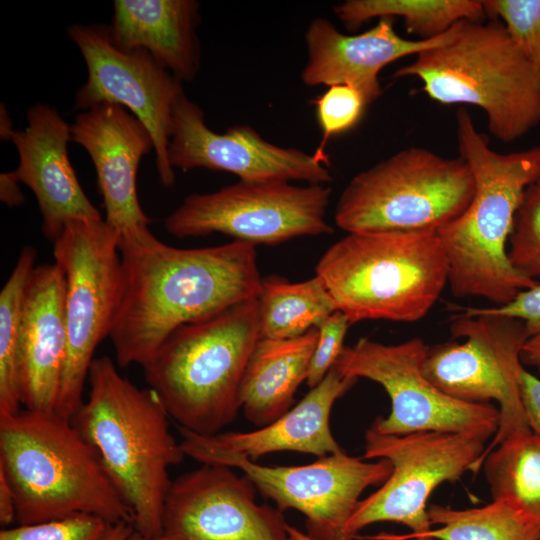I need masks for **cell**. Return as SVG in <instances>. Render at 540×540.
<instances>
[{
  "instance_id": "obj_1",
  "label": "cell",
  "mask_w": 540,
  "mask_h": 540,
  "mask_svg": "<svg viewBox=\"0 0 540 540\" xmlns=\"http://www.w3.org/2000/svg\"><path fill=\"white\" fill-rule=\"evenodd\" d=\"M122 288L109 334L121 368L143 366L179 327L258 297L255 246L181 249L154 235L119 244Z\"/></svg>"
},
{
  "instance_id": "obj_2",
  "label": "cell",
  "mask_w": 540,
  "mask_h": 540,
  "mask_svg": "<svg viewBox=\"0 0 540 540\" xmlns=\"http://www.w3.org/2000/svg\"><path fill=\"white\" fill-rule=\"evenodd\" d=\"M459 157L475 183L466 209L437 234L445 251L455 297H481L504 305L539 281L511 264L507 244L526 188L540 178V147L499 153L475 127L470 113H456Z\"/></svg>"
},
{
  "instance_id": "obj_3",
  "label": "cell",
  "mask_w": 540,
  "mask_h": 540,
  "mask_svg": "<svg viewBox=\"0 0 540 540\" xmlns=\"http://www.w3.org/2000/svg\"><path fill=\"white\" fill-rule=\"evenodd\" d=\"M117 366L108 356L94 358L88 397L72 421L130 506L136 529L157 538L163 536L169 470L185 454L170 431V416L157 392L137 387Z\"/></svg>"
},
{
  "instance_id": "obj_4",
  "label": "cell",
  "mask_w": 540,
  "mask_h": 540,
  "mask_svg": "<svg viewBox=\"0 0 540 540\" xmlns=\"http://www.w3.org/2000/svg\"><path fill=\"white\" fill-rule=\"evenodd\" d=\"M0 471L13 489L19 525L74 514L134 524L95 448L56 412L24 409L0 417Z\"/></svg>"
},
{
  "instance_id": "obj_5",
  "label": "cell",
  "mask_w": 540,
  "mask_h": 540,
  "mask_svg": "<svg viewBox=\"0 0 540 540\" xmlns=\"http://www.w3.org/2000/svg\"><path fill=\"white\" fill-rule=\"evenodd\" d=\"M393 77L420 79L439 103L481 108L489 132L502 142L540 124V70L497 20L458 22L448 41L420 52Z\"/></svg>"
},
{
  "instance_id": "obj_6",
  "label": "cell",
  "mask_w": 540,
  "mask_h": 540,
  "mask_svg": "<svg viewBox=\"0 0 540 540\" xmlns=\"http://www.w3.org/2000/svg\"><path fill=\"white\" fill-rule=\"evenodd\" d=\"M260 339L257 298L176 329L142 366L169 416L211 436L235 420L239 389Z\"/></svg>"
},
{
  "instance_id": "obj_7",
  "label": "cell",
  "mask_w": 540,
  "mask_h": 540,
  "mask_svg": "<svg viewBox=\"0 0 540 540\" xmlns=\"http://www.w3.org/2000/svg\"><path fill=\"white\" fill-rule=\"evenodd\" d=\"M315 272L353 325L422 319L448 284L449 266L437 232H350Z\"/></svg>"
},
{
  "instance_id": "obj_8",
  "label": "cell",
  "mask_w": 540,
  "mask_h": 540,
  "mask_svg": "<svg viewBox=\"0 0 540 540\" xmlns=\"http://www.w3.org/2000/svg\"><path fill=\"white\" fill-rule=\"evenodd\" d=\"M474 190L462 158L409 147L356 174L337 201L334 219L348 233L437 232L466 209Z\"/></svg>"
},
{
  "instance_id": "obj_9",
  "label": "cell",
  "mask_w": 540,
  "mask_h": 540,
  "mask_svg": "<svg viewBox=\"0 0 540 540\" xmlns=\"http://www.w3.org/2000/svg\"><path fill=\"white\" fill-rule=\"evenodd\" d=\"M120 237L100 219L74 220L53 242L65 274L67 358L55 412L72 419L98 344L109 337L122 288Z\"/></svg>"
},
{
  "instance_id": "obj_10",
  "label": "cell",
  "mask_w": 540,
  "mask_h": 540,
  "mask_svg": "<svg viewBox=\"0 0 540 540\" xmlns=\"http://www.w3.org/2000/svg\"><path fill=\"white\" fill-rule=\"evenodd\" d=\"M496 433L489 429L460 432L425 431L386 435L369 428L363 459H386L392 465L388 479L359 501L347 524L354 540L363 528L378 522H395L410 528L411 540H430L432 526L427 502L443 482L458 480L477 470L486 442Z\"/></svg>"
},
{
  "instance_id": "obj_11",
  "label": "cell",
  "mask_w": 540,
  "mask_h": 540,
  "mask_svg": "<svg viewBox=\"0 0 540 540\" xmlns=\"http://www.w3.org/2000/svg\"><path fill=\"white\" fill-rule=\"evenodd\" d=\"M179 431L185 456L202 464L241 470L281 512L294 509L302 513L307 534L316 540H351L346 528L361 494L370 486L382 485L392 471L386 459L365 462L344 451L307 465L265 466L220 447L209 436L183 428Z\"/></svg>"
},
{
  "instance_id": "obj_12",
  "label": "cell",
  "mask_w": 540,
  "mask_h": 540,
  "mask_svg": "<svg viewBox=\"0 0 540 540\" xmlns=\"http://www.w3.org/2000/svg\"><path fill=\"white\" fill-rule=\"evenodd\" d=\"M455 338L429 347L422 371L425 377L446 395L468 403L499 405L500 420L485 457L501 442L531 431L520 396V373L524 368L521 352L530 338L525 324L516 318L478 314H460L451 324Z\"/></svg>"
},
{
  "instance_id": "obj_13",
  "label": "cell",
  "mask_w": 540,
  "mask_h": 540,
  "mask_svg": "<svg viewBox=\"0 0 540 540\" xmlns=\"http://www.w3.org/2000/svg\"><path fill=\"white\" fill-rule=\"evenodd\" d=\"M331 188L323 184L239 181L211 193H194L164 220L178 239L221 233L252 245L279 244L333 232L326 220Z\"/></svg>"
},
{
  "instance_id": "obj_14",
  "label": "cell",
  "mask_w": 540,
  "mask_h": 540,
  "mask_svg": "<svg viewBox=\"0 0 540 540\" xmlns=\"http://www.w3.org/2000/svg\"><path fill=\"white\" fill-rule=\"evenodd\" d=\"M428 348L420 338L391 345L361 338L344 347L334 367L342 375L366 378L385 389L391 411L372 424L371 428L379 433L400 436L425 431L496 432L499 409L490 403L454 399L425 377L422 365Z\"/></svg>"
},
{
  "instance_id": "obj_15",
  "label": "cell",
  "mask_w": 540,
  "mask_h": 540,
  "mask_svg": "<svg viewBox=\"0 0 540 540\" xmlns=\"http://www.w3.org/2000/svg\"><path fill=\"white\" fill-rule=\"evenodd\" d=\"M69 38L78 47L87 67V80L77 91L75 109L85 111L101 103L128 108L149 130L154 143L156 168L161 183L175 181L168 158L173 109L184 92L182 81L148 52L123 50L103 25L73 24Z\"/></svg>"
},
{
  "instance_id": "obj_16",
  "label": "cell",
  "mask_w": 540,
  "mask_h": 540,
  "mask_svg": "<svg viewBox=\"0 0 540 540\" xmlns=\"http://www.w3.org/2000/svg\"><path fill=\"white\" fill-rule=\"evenodd\" d=\"M232 468L202 464L172 480L162 528L167 540H290L283 512L256 502Z\"/></svg>"
},
{
  "instance_id": "obj_17",
  "label": "cell",
  "mask_w": 540,
  "mask_h": 540,
  "mask_svg": "<svg viewBox=\"0 0 540 540\" xmlns=\"http://www.w3.org/2000/svg\"><path fill=\"white\" fill-rule=\"evenodd\" d=\"M170 165L184 171L206 168L224 171L240 181H332L327 167L294 147L275 145L248 125H235L224 133L211 130L203 110L183 92L173 109L168 147Z\"/></svg>"
},
{
  "instance_id": "obj_18",
  "label": "cell",
  "mask_w": 540,
  "mask_h": 540,
  "mask_svg": "<svg viewBox=\"0 0 540 540\" xmlns=\"http://www.w3.org/2000/svg\"><path fill=\"white\" fill-rule=\"evenodd\" d=\"M71 136L94 164L105 221L119 234V244L151 236V219L141 207L136 187L140 161L154 149L146 126L123 106L101 103L76 115Z\"/></svg>"
},
{
  "instance_id": "obj_19",
  "label": "cell",
  "mask_w": 540,
  "mask_h": 540,
  "mask_svg": "<svg viewBox=\"0 0 540 540\" xmlns=\"http://www.w3.org/2000/svg\"><path fill=\"white\" fill-rule=\"evenodd\" d=\"M72 140L69 125L57 109L38 103L27 110V126L14 130L19 164L15 170L38 203L44 236L55 242L74 220L100 219L99 211L87 198L68 154Z\"/></svg>"
},
{
  "instance_id": "obj_20",
  "label": "cell",
  "mask_w": 540,
  "mask_h": 540,
  "mask_svg": "<svg viewBox=\"0 0 540 540\" xmlns=\"http://www.w3.org/2000/svg\"><path fill=\"white\" fill-rule=\"evenodd\" d=\"M454 26L431 39H406L396 32L393 18H380L356 35L341 33L326 18H314L304 34L307 61L301 79L310 87L353 86L370 104L382 94L379 73L385 66L445 43Z\"/></svg>"
},
{
  "instance_id": "obj_21",
  "label": "cell",
  "mask_w": 540,
  "mask_h": 540,
  "mask_svg": "<svg viewBox=\"0 0 540 540\" xmlns=\"http://www.w3.org/2000/svg\"><path fill=\"white\" fill-rule=\"evenodd\" d=\"M64 271L34 267L25 286L19 327L18 375L25 409L55 412L67 358Z\"/></svg>"
},
{
  "instance_id": "obj_22",
  "label": "cell",
  "mask_w": 540,
  "mask_h": 540,
  "mask_svg": "<svg viewBox=\"0 0 540 540\" xmlns=\"http://www.w3.org/2000/svg\"><path fill=\"white\" fill-rule=\"evenodd\" d=\"M196 0H115L108 27L123 50L141 49L179 80L193 81L201 65Z\"/></svg>"
},
{
  "instance_id": "obj_23",
  "label": "cell",
  "mask_w": 540,
  "mask_h": 540,
  "mask_svg": "<svg viewBox=\"0 0 540 540\" xmlns=\"http://www.w3.org/2000/svg\"><path fill=\"white\" fill-rule=\"evenodd\" d=\"M358 379L342 375L334 366L294 407L272 423L249 432H220L214 443L252 461L280 451L325 457L342 452L332 435L329 418L335 401Z\"/></svg>"
},
{
  "instance_id": "obj_24",
  "label": "cell",
  "mask_w": 540,
  "mask_h": 540,
  "mask_svg": "<svg viewBox=\"0 0 540 540\" xmlns=\"http://www.w3.org/2000/svg\"><path fill=\"white\" fill-rule=\"evenodd\" d=\"M317 328L290 339H259L246 365L239 403L246 419L266 426L286 413L306 381Z\"/></svg>"
},
{
  "instance_id": "obj_25",
  "label": "cell",
  "mask_w": 540,
  "mask_h": 540,
  "mask_svg": "<svg viewBox=\"0 0 540 540\" xmlns=\"http://www.w3.org/2000/svg\"><path fill=\"white\" fill-rule=\"evenodd\" d=\"M257 303L260 339L301 336L337 311L317 275L296 283L277 277L263 279Z\"/></svg>"
},
{
  "instance_id": "obj_26",
  "label": "cell",
  "mask_w": 540,
  "mask_h": 540,
  "mask_svg": "<svg viewBox=\"0 0 540 540\" xmlns=\"http://www.w3.org/2000/svg\"><path fill=\"white\" fill-rule=\"evenodd\" d=\"M333 10L350 30L374 18L400 17L406 31L419 39L440 36L463 20L483 22L487 18L478 0H347Z\"/></svg>"
},
{
  "instance_id": "obj_27",
  "label": "cell",
  "mask_w": 540,
  "mask_h": 540,
  "mask_svg": "<svg viewBox=\"0 0 540 540\" xmlns=\"http://www.w3.org/2000/svg\"><path fill=\"white\" fill-rule=\"evenodd\" d=\"M430 540H540V518L510 500L470 509L431 505Z\"/></svg>"
},
{
  "instance_id": "obj_28",
  "label": "cell",
  "mask_w": 540,
  "mask_h": 540,
  "mask_svg": "<svg viewBox=\"0 0 540 540\" xmlns=\"http://www.w3.org/2000/svg\"><path fill=\"white\" fill-rule=\"evenodd\" d=\"M493 500L513 501L540 518V437L532 431L506 439L484 459Z\"/></svg>"
},
{
  "instance_id": "obj_29",
  "label": "cell",
  "mask_w": 540,
  "mask_h": 540,
  "mask_svg": "<svg viewBox=\"0 0 540 540\" xmlns=\"http://www.w3.org/2000/svg\"><path fill=\"white\" fill-rule=\"evenodd\" d=\"M36 251L22 248L17 262L0 292V417L18 413L22 405L18 375L21 308Z\"/></svg>"
},
{
  "instance_id": "obj_30",
  "label": "cell",
  "mask_w": 540,
  "mask_h": 540,
  "mask_svg": "<svg viewBox=\"0 0 540 540\" xmlns=\"http://www.w3.org/2000/svg\"><path fill=\"white\" fill-rule=\"evenodd\" d=\"M508 257L523 276L540 278V178L523 193L509 237Z\"/></svg>"
},
{
  "instance_id": "obj_31",
  "label": "cell",
  "mask_w": 540,
  "mask_h": 540,
  "mask_svg": "<svg viewBox=\"0 0 540 540\" xmlns=\"http://www.w3.org/2000/svg\"><path fill=\"white\" fill-rule=\"evenodd\" d=\"M313 103L322 137L313 153L314 158L324 165L329 164L325 152L330 138L352 129L361 119L368 105L363 94L350 85H332Z\"/></svg>"
},
{
  "instance_id": "obj_32",
  "label": "cell",
  "mask_w": 540,
  "mask_h": 540,
  "mask_svg": "<svg viewBox=\"0 0 540 540\" xmlns=\"http://www.w3.org/2000/svg\"><path fill=\"white\" fill-rule=\"evenodd\" d=\"M486 16L501 19L509 36L540 70V0H484Z\"/></svg>"
},
{
  "instance_id": "obj_33",
  "label": "cell",
  "mask_w": 540,
  "mask_h": 540,
  "mask_svg": "<svg viewBox=\"0 0 540 540\" xmlns=\"http://www.w3.org/2000/svg\"><path fill=\"white\" fill-rule=\"evenodd\" d=\"M107 526L103 519L89 514H74L61 519L6 527L0 540H99Z\"/></svg>"
},
{
  "instance_id": "obj_34",
  "label": "cell",
  "mask_w": 540,
  "mask_h": 540,
  "mask_svg": "<svg viewBox=\"0 0 540 540\" xmlns=\"http://www.w3.org/2000/svg\"><path fill=\"white\" fill-rule=\"evenodd\" d=\"M351 325L349 319L337 310L317 327L318 338L306 379L310 388L319 384L335 365L345 347L344 339Z\"/></svg>"
},
{
  "instance_id": "obj_35",
  "label": "cell",
  "mask_w": 540,
  "mask_h": 540,
  "mask_svg": "<svg viewBox=\"0 0 540 540\" xmlns=\"http://www.w3.org/2000/svg\"><path fill=\"white\" fill-rule=\"evenodd\" d=\"M467 316L493 314L521 320L530 337L540 333V283L521 291L510 302L491 308H466L462 313Z\"/></svg>"
},
{
  "instance_id": "obj_36",
  "label": "cell",
  "mask_w": 540,
  "mask_h": 540,
  "mask_svg": "<svg viewBox=\"0 0 540 540\" xmlns=\"http://www.w3.org/2000/svg\"><path fill=\"white\" fill-rule=\"evenodd\" d=\"M519 385L528 427L540 437V379L523 368Z\"/></svg>"
},
{
  "instance_id": "obj_37",
  "label": "cell",
  "mask_w": 540,
  "mask_h": 540,
  "mask_svg": "<svg viewBox=\"0 0 540 540\" xmlns=\"http://www.w3.org/2000/svg\"><path fill=\"white\" fill-rule=\"evenodd\" d=\"M14 520H16L15 495L5 474L0 471V523L6 528Z\"/></svg>"
},
{
  "instance_id": "obj_38",
  "label": "cell",
  "mask_w": 540,
  "mask_h": 540,
  "mask_svg": "<svg viewBox=\"0 0 540 540\" xmlns=\"http://www.w3.org/2000/svg\"><path fill=\"white\" fill-rule=\"evenodd\" d=\"M99 540H167L164 536L148 538L141 534L132 522L107 523Z\"/></svg>"
},
{
  "instance_id": "obj_39",
  "label": "cell",
  "mask_w": 540,
  "mask_h": 540,
  "mask_svg": "<svg viewBox=\"0 0 540 540\" xmlns=\"http://www.w3.org/2000/svg\"><path fill=\"white\" fill-rule=\"evenodd\" d=\"M20 180L15 171L1 173L0 175V199L9 207L19 206L24 201V195L20 189Z\"/></svg>"
},
{
  "instance_id": "obj_40",
  "label": "cell",
  "mask_w": 540,
  "mask_h": 540,
  "mask_svg": "<svg viewBox=\"0 0 540 540\" xmlns=\"http://www.w3.org/2000/svg\"><path fill=\"white\" fill-rule=\"evenodd\" d=\"M521 362L540 372V333L530 337L523 346Z\"/></svg>"
},
{
  "instance_id": "obj_41",
  "label": "cell",
  "mask_w": 540,
  "mask_h": 540,
  "mask_svg": "<svg viewBox=\"0 0 540 540\" xmlns=\"http://www.w3.org/2000/svg\"><path fill=\"white\" fill-rule=\"evenodd\" d=\"M0 119H1V125H0V134L1 139L3 140H10V136L12 132L14 131L12 127V119L10 118V115L3 103L1 104L0 109Z\"/></svg>"
},
{
  "instance_id": "obj_42",
  "label": "cell",
  "mask_w": 540,
  "mask_h": 540,
  "mask_svg": "<svg viewBox=\"0 0 540 540\" xmlns=\"http://www.w3.org/2000/svg\"><path fill=\"white\" fill-rule=\"evenodd\" d=\"M364 540H411L405 535H397L393 533L381 532L373 536L364 538Z\"/></svg>"
},
{
  "instance_id": "obj_43",
  "label": "cell",
  "mask_w": 540,
  "mask_h": 540,
  "mask_svg": "<svg viewBox=\"0 0 540 540\" xmlns=\"http://www.w3.org/2000/svg\"><path fill=\"white\" fill-rule=\"evenodd\" d=\"M286 529L290 540H316L310 537L307 533H304L289 524L287 525Z\"/></svg>"
}]
</instances>
